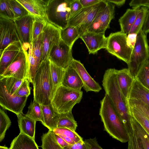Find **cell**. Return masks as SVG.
<instances>
[{"instance_id": "obj_39", "label": "cell", "mask_w": 149, "mask_h": 149, "mask_svg": "<svg viewBox=\"0 0 149 149\" xmlns=\"http://www.w3.org/2000/svg\"><path fill=\"white\" fill-rule=\"evenodd\" d=\"M28 59L29 64V81L33 84L35 77L38 68L36 58L33 54L32 45L30 44L28 52Z\"/></svg>"}, {"instance_id": "obj_6", "label": "cell", "mask_w": 149, "mask_h": 149, "mask_svg": "<svg viewBox=\"0 0 149 149\" xmlns=\"http://www.w3.org/2000/svg\"><path fill=\"white\" fill-rule=\"evenodd\" d=\"M72 0H48L47 12L50 23L60 29L66 28L70 19Z\"/></svg>"}, {"instance_id": "obj_8", "label": "cell", "mask_w": 149, "mask_h": 149, "mask_svg": "<svg viewBox=\"0 0 149 149\" xmlns=\"http://www.w3.org/2000/svg\"><path fill=\"white\" fill-rule=\"evenodd\" d=\"M107 4V2L105 0H101L94 5L83 8L69 19L68 26L76 27L80 36L87 32L97 15L106 7Z\"/></svg>"}, {"instance_id": "obj_43", "label": "cell", "mask_w": 149, "mask_h": 149, "mask_svg": "<svg viewBox=\"0 0 149 149\" xmlns=\"http://www.w3.org/2000/svg\"><path fill=\"white\" fill-rule=\"evenodd\" d=\"M47 23L40 19L34 17L32 33V41L36 38L42 32L44 28Z\"/></svg>"}, {"instance_id": "obj_47", "label": "cell", "mask_w": 149, "mask_h": 149, "mask_svg": "<svg viewBox=\"0 0 149 149\" xmlns=\"http://www.w3.org/2000/svg\"><path fill=\"white\" fill-rule=\"evenodd\" d=\"M83 8L79 0H72L70 3V19L76 15Z\"/></svg>"}, {"instance_id": "obj_15", "label": "cell", "mask_w": 149, "mask_h": 149, "mask_svg": "<svg viewBox=\"0 0 149 149\" xmlns=\"http://www.w3.org/2000/svg\"><path fill=\"white\" fill-rule=\"evenodd\" d=\"M34 19V17L29 15L14 21L20 39L25 49L29 47L32 41Z\"/></svg>"}, {"instance_id": "obj_54", "label": "cell", "mask_w": 149, "mask_h": 149, "mask_svg": "<svg viewBox=\"0 0 149 149\" xmlns=\"http://www.w3.org/2000/svg\"><path fill=\"white\" fill-rule=\"evenodd\" d=\"M58 135L62 138L67 143H68L69 145H71L75 143L72 139L69 138L62 135L59 134Z\"/></svg>"}, {"instance_id": "obj_26", "label": "cell", "mask_w": 149, "mask_h": 149, "mask_svg": "<svg viewBox=\"0 0 149 149\" xmlns=\"http://www.w3.org/2000/svg\"><path fill=\"white\" fill-rule=\"evenodd\" d=\"M20 133L26 135L35 140L36 121L23 113L17 116Z\"/></svg>"}, {"instance_id": "obj_45", "label": "cell", "mask_w": 149, "mask_h": 149, "mask_svg": "<svg viewBox=\"0 0 149 149\" xmlns=\"http://www.w3.org/2000/svg\"><path fill=\"white\" fill-rule=\"evenodd\" d=\"M129 104L133 106L142 112L149 120V107L139 100L128 99Z\"/></svg>"}, {"instance_id": "obj_44", "label": "cell", "mask_w": 149, "mask_h": 149, "mask_svg": "<svg viewBox=\"0 0 149 149\" xmlns=\"http://www.w3.org/2000/svg\"><path fill=\"white\" fill-rule=\"evenodd\" d=\"M29 83L27 79H24L19 87L13 95L19 97H28L31 94Z\"/></svg>"}, {"instance_id": "obj_50", "label": "cell", "mask_w": 149, "mask_h": 149, "mask_svg": "<svg viewBox=\"0 0 149 149\" xmlns=\"http://www.w3.org/2000/svg\"><path fill=\"white\" fill-rule=\"evenodd\" d=\"M91 145V149H103L98 143L96 138L85 139Z\"/></svg>"}, {"instance_id": "obj_38", "label": "cell", "mask_w": 149, "mask_h": 149, "mask_svg": "<svg viewBox=\"0 0 149 149\" xmlns=\"http://www.w3.org/2000/svg\"><path fill=\"white\" fill-rule=\"evenodd\" d=\"M0 17L15 20L9 0H0Z\"/></svg>"}, {"instance_id": "obj_40", "label": "cell", "mask_w": 149, "mask_h": 149, "mask_svg": "<svg viewBox=\"0 0 149 149\" xmlns=\"http://www.w3.org/2000/svg\"><path fill=\"white\" fill-rule=\"evenodd\" d=\"M11 120L4 111L0 109V142L4 139L6 131L11 125Z\"/></svg>"}, {"instance_id": "obj_19", "label": "cell", "mask_w": 149, "mask_h": 149, "mask_svg": "<svg viewBox=\"0 0 149 149\" xmlns=\"http://www.w3.org/2000/svg\"><path fill=\"white\" fill-rule=\"evenodd\" d=\"M21 41L13 42L8 46L0 54V75L19 52L23 47Z\"/></svg>"}, {"instance_id": "obj_23", "label": "cell", "mask_w": 149, "mask_h": 149, "mask_svg": "<svg viewBox=\"0 0 149 149\" xmlns=\"http://www.w3.org/2000/svg\"><path fill=\"white\" fill-rule=\"evenodd\" d=\"M140 8V7H137L128 9L119 18L118 22L121 32L127 35L129 34Z\"/></svg>"}, {"instance_id": "obj_11", "label": "cell", "mask_w": 149, "mask_h": 149, "mask_svg": "<svg viewBox=\"0 0 149 149\" xmlns=\"http://www.w3.org/2000/svg\"><path fill=\"white\" fill-rule=\"evenodd\" d=\"M72 49V48L61 40L58 45L52 48L49 58L56 65L66 70L71 64L73 59Z\"/></svg>"}, {"instance_id": "obj_22", "label": "cell", "mask_w": 149, "mask_h": 149, "mask_svg": "<svg viewBox=\"0 0 149 149\" xmlns=\"http://www.w3.org/2000/svg\"><path fill=\"white\" fill-rule=\"evenodd\" d=\"M61 85L72 89L81 90L82 82L78 73L71 64L65 70Z\"/></svg>"}, {"instance_id": "obj_13", "label": "cell", "mask_w": 149, "mask_h": 149, "mask_svg": "<svg viewBox=\"0 0 149 149\" xmlns=\"http://www.w3.org/2000/svg\"><path fill=\"white\" fill-rule=\"evenodd\" d=\"M114 5L107 2L106 7L97 15L87 32L105 33L106 30L109 28L111 20L114 17Z\"/></svg>"}, {"instance_id": "obj_36", "label": "cell", "mask_w": 149, "mask_h": 149, "mask_svg": "<svg viewBox=\"0 0 149 149\" xmlns=\"http://www.w3.org/2000/svg\"><path fill=\"white\" fill-rule=\"evenodd\" d=\"M42 33L36 38L33 40L31 43L33 54L36 58L38 67L42 61L43 49Z\"/></svg>"}, {"instance_id": "obj_56", "label": "cell", "mask_w": 149, "mask_h": 149, "mask_svg": "<svg viewBox=\"0 0 149 149\" xmlns=\"http://www.w3.org/2000/svg\"></svg>"}, {"instance_id": "obj_30", "label": "cell", "mask_w": 149, "mask_h": 149, "mask_svg": "<svg viewBox=\"0 0 149 149\" xmlns=\"http://www.w3.org/2000/svg\"><path fill=\"white\" fill-rule=\"evenodd\" d=\"M77 126L72 112L66 113H59L57 128H66L75 131Z\"/></svg>"}, {"instance_id": "obj_5", "label": "cell", "mask_w": 149, "mask_h": 149, "mask_svg": "<svg viewBox=\"0 0 149 149\" xmlns=\"http://www.w3.org/2000/svg\"><path fill=\"white\" fill-rule=\"evenodd\" d=\"M83 96L81 90L72 89L62 85L57 89L51 104L59 113L72 112V108L81 101Z\"/></svg>"}, {"instance_id": "obj_49", "label": "cell", "mask_w": 149, "mask_h": 149, "mask_svg": "<svg viewBox=\"0 0 149 149\" xmlns=\"http://www.w3.org/2000/svg\"><path fill=\"white\" fill-rule=\"evenodd\" d=\"M83 8L94 5L100 2L101 0H79Z\"/></svg>"}, {"instance_id": "obj_18", "label": "cell", "mask_w": 149, "mask_h": 149, "mask_svg": "<svg viewBox=\"0 0 149 149\" xmlns=\"http://www.w3.org/2000/svg\"><path fill=\"white\" fill-rule=\"evenodd\" d=\"M71 65L77 72L83 84V88L86 92H98L102 88L90 75L83 64L79 60L73 59Z\"/></svg>"}, {"instance_id": "obj_24", "label": "cell", "mask_w": 149, "mask_h": 149, "mask_svg": "<svg viewBox=\"0 0 149 149\" xmlns=\"http://www.w3.org/2000/svg\"><path fill=\"white\" fill-rule=\"evenodd\" d=\"M128 99L139 100L149 107V90L143 86L135 79L129 94Z\"/></svg>"}, {"instance_id": "obj_14", "label": "cell", "mask_w": 149, "mask_h": 149, "mask_svg": "<svg viewBox=\"0 0 149 149\" xmlns=\"http://www.w3.org/2000/svg\"><path fill=\"white\" fill-rule=\"evenodd\" d=\"M42 34L43 49L42 61L49 58L52 48L54 46L58 45L61 40V29L51 24H46Z\"/></svg>"}, {"instance_id": "obj_37", "label": "cell", "mask_w": 149, "mask_h": 149, "mask_svg": "<svg viewBox=\"0 0 149 149\" xmlns=\"http://www.w3.org/2000/svg\"><path fill=\"white\" fill-rule=\"evenodd\" d=\"M135 79L143 86L149 90V60L143 65Z\"/></svg>"}, {"instance_id": "obj_34", "label": "cell", "mask_w": 149, "mask_h": 149, "mask_svg": "<svg viewBox=\"0 0 149 149\" xmlns=\"http://www.w3.org/2000/svg\"><path fill=\"white\" fill-rule=\"evenodd\" d=\"M28 111L25 115L36 122H41L42 113L40 104L35 100L31 102L28 107Z\"/></svg>"}, {"instance_id": "obj_48", "label": "cell", "mask_w": 149, "mask_h": 149, "mask_svg": "<svg viewBox=\"0 0 149 149\" xmlns=\"http://www.w3.org/2000/svg\"><path fill=\"white\" fill-rule=\"evenodd\" d=\"M132 8L144 7L149 10V0H133L129 3Z\"/></svg>"}, {"instance_id": "obj_21", "label": "cell", "mask_w": 149, "mask_h": 149, "mask_svg": "<svg viewBox=\"0 0 149 149\" xmlns=\"http://www.w3.org/2000/svg\"><path fill=\"white\" fill-rule=\"evenodd\" d=\"M118 83L122 94L128 100L129 94L135 78L130 74L128 68L116 70Z\"/></svg>"}, {"instance_id": "obj_12", "label": "cell", "mask_w": 149, "mask_h": 149, "mask_svg": "<svg viewBox=\"0 0 149 149\" xmlns=\"http://www.w3.org/2000/svg\"><path fill=\"white\" fill-rule=\"evenodd\" d=\"M0 54L10 44L21 41L14 21L0 17Z\"/></svg>"}, {"instance_id": "obj_35", "label": "cell", "mask_w": 149, "mask_h": 149, "mask_svg": "<svg viewBox=\"0 0 149 149\" xmlns=\"http://www.w3.org/2000/svg\"><path fill=\"white\" fill-rule=\"evenodd\" d=\"M131 115L149 134V120L140 111L129 105Z\"/></svg>"}, {"instance_id": "obj_2", "label": "cell", "mask_w": 149, "mask_h": 149, "mask_svg": "<svg viewBox=\"0 0 149 149\" xmlns=\"http://www.w3.org/2000/svg\"><path fill=\"white\" fill-rule=\"evenodd\" d=\"M100 104L99 115L105 130L112 138L120 141L128 142L127 132L107 95L105 94Z\"/></svg>"}, {"instance_id": "obj_31", "label": "cell", "mask_w": 149, "mask_h": 149, "mask_svg": "<svg viewBox=\"0 0 149 149\" xmlns=\"http://www.w3.org/2000/svg\"><path fill=\"white\" fill-rule=\"evenodd\" d=\"M42 149H64L58 143L53 131L49 130L41 137Z\"/></svg>"}, {"instance_id": "obj_10", "label": "cell", "mask_w": 149, "mask_h": 149, "mask_svg": "<svg viewBox=\"0 0 149 149\" xmlns=\"http://www.w3.org/2000/svg\"><path fill=\"white\" fill-rule=\"evenodd\" d=\"M27 98L10 95L0 81V105L3 109L13 112L17 116L22 114Z\"/></svg>"}, {"instance_id": "obj_1", "label": "cell", "mask_w": 149, "mask_h": 149, "mask_svg": "<svg viewBox=\"0 0 149 149\" xmlns=\"http://www.w3.org/2000/svg\"><path fill=\"white\" fill-rule=\"evenodd\" d=\"M102 85L114 109L123 123L129 135L132 133L131 115L128 100L124 96L118 86L116 70L109 68L103 76Z\"/></svg>"}, {"instance_id": "obj_4", "label": "cell", "mask_w": 149, "mask_h": 149, "mask_svg": "<svg viewBox=\"0 0 149 149\" xmlns=\"http://www.w3.org/2000/svg\"><path fill=\"white\" fill-rule=\"evenodd\" d=\"M149 60V46L147 34L141 30L136 35L130 60L128 69L135 78L143 65Z\"/></svg>"}, {"instance_id": "obj_29", "label": "cell", "mask_w": 149, "mask_h": 149, "mask_svg": "<svg viewBox=\"0 0 149 149\" xmlns=\"http://www.w3.org/2000/svg\"><path fill=\"white\" fill-rule=\"evenodd\" d=\"M61 39L72 48L80 36L76 27L68 26L63 29H61Z\"/></svg>"}, {"instance_id": "obj_42", "label": "cell", "mask_w": 149, "mask_h": 149, "mask_svg": "<svg viewBox=\"0 0 149 149\" xmlns=\"http://www.w3.org/2000/svg\"><path fill=\"white\" fill-rule=\"evenodd\" d=\"M55 134L62 135L70 138L75 143L83 141L82 138L75 131L66 128H57L53 131Z\"/></svg>"}, {"instance_id": "obj_46", "label": "cell", "mask_w": 149, "mask_h": 149, "mask_svg": "<svg viewBox=\"0 0 149 149\" xmlns=\"http://www.w3.org/2000/svg\"><path fill=\"white\" fill-rule=\"evenodd\" d=\"M64 149H91L90 144L85 140L80 141L73 144L70 145L63 148Z\"/></svg>"}, {"instance_id": "obj_33", "label": "cell", "mask_w": 149, "mask_h": 149, "mask_svg": "<svg viewBox=\"0 0 149 149\" xmlns=\"http://www.w3.org/2000/svg\"><path fill=\"white\" fill-rule=\"evenodd\" d=\"M24 80L12 77L0 78V81L3 83L8 93L11 95L18 90Z\"/></svg>"}, {"instance_id": "obj_52", "label": "cell", "mask_w": 149, "mask_h": 149, "mask_svg": "<svg viewBox=\"0 0 149 149\" xmlns=\"http://www.w3.org/2000/svg\"><path fill=\"white\" fill-rule=\"evenodd\" d=\"M55 135L58 143L62 148H63L64 147L70 145L60 136L55 134Z\"/></svg>"}, {"instance_id": "obj_51", "label": "cell", "mask_w": 149, "mask_h": 149, "mask_svg": "<svg viewBox=\"0 0 149 149\" xmlns=\"http://www.w3.org/2000/svg\"><path fill=\"white\" fill-rule=\"evenodd\" d=\"M142 30L146 34L149 33V10L148 11Z\"/></svg>"}, {"instance_id": "obj_16", "label": "cell", "mask_w": 149, "mask_h": 149, "mask_svg": "<svg viewBox=\"0 0 149 149\" xmlns=\"http://www.w3.org/2000/svg\"><path fill=\"white\" fill-rule=\"evenodd\" d=\"M104 33L87 32L79 37L86 45L89 54H95L100 49H106L107 38Z\"/></svg>"}, {"instance_id": "obj_28", "label": "cell", "mask_w": 149, "mask_h": 149, "mask_svg": "<svg viewBox=\"0 0 149 149\" xmlns=\"http://www.w3.org/2000/svg\"><path fill=\"white\" fill-rule=\"evenodd\" d=\"M50 73L52 84V101L57 89L61 85L65 70L57 66L50 60Z\"/></svg>"}, {"instance_id": "obj_27", "label": "cell", "mask_w": 149, "mask_h": 149, "mask_svg": "<svg viewBox=\"0 0 149 149\" xmlns=\"http://www.w3.org/2000/svg\"><path fill=\"white\" fill-rule=\"evenodd\" d=\"M9 149H39L35 140L20 133L12 141Z\"/></svg>"}, {"instance_id": "obj_53", "label": "cell", "mask_w": 149, "mask_h": 149, "mask_svg": "<svg viewBox=\"0 0 149 149\" xmlns=\"http://www.w3.org/2000/svg\"><path fill=\"white\" fill-rule=\"evenodd\" d=\"M105 1L109 3L115 4L118 7H120L123 5L125 3V0H105Z\"/></svg>"}, {"instance_id": "obj_9", "label": "cell", "mask_w": 149, "mask_h": 149, "mask_svg": "<svg viewBox=\"0 0 149 149\" xmlns=\"http://www.w3.org/2000/svg\"><path fill=\"white\" fill-rule=\"evenodd\" d=\"M12 77L24 80H29L28 54L23 47L0 78Z\"/></svg>"}, {"instance_id": "obj_20", "label": "cell", "mask_w": 149, "mask_h": 149, "mask_svg": "<svg viewBox=\"0 0 149 149\" xmlns=\"http://www.w3.org/2000/svg\"><path fill=\"white\" fill-rule=\"evenodd\" d=\"M40 105L42 113L41 123L49 130L53 131L57 128L59 113L56 111L51 103L47 105Z\"/></svg>"}, {"instance_id": "obj_17", "label": "cell", "mask_w": 149, "mask_h": 149, "mask_svg": "<svg viewBox=\"0 0 149 149\" xmlns=\"http://www.w3.org/2000/svg\"><path fill=\"white\" fill-rule=\"evenodd\" d=\"M17 1L25 8L29 15L34 18H39L47 23L51 24L49 20L47 14V6L48 0Z\"/></svg>"}, {"instance_id": "obj_41", "label": "cell", "mask_w": 149, "mask_h": 149, "mask_svg": "<svg viewBox=\"0 0 149 149\" xmlns=\"http://www.w3.org/2000/svg\"><path fill=\"white\" fill-rule=\"evenodd\" d=\"M15 19L29 15L25 8L17 0H9Z\"/></svg>"}, {"instance_id": "obj_55", "label": "cell", "mask_w": 149, "mask_h": 149, "mask_svg": "<svg viewBox=\"0 0 149 149\" xmlns=\"http://www.w3.org/2000/svg\"><path fill=\"white\" fill-rule=\"evenodd\" d=\"M0 149H9L6 146H0Z\"/></svg>"}, {"instance_id": "obj_7", "label": "cell", "mask_w": 149, "mask_h": 149, "mask_svg": "<svg viewBox=\"0 0 149 149\" xmlns=\"http://www.w3.org/2000/svg\"><path fill=\"white\" fill-rule=\"evenodd\" d=\"M133 47L127 35L121 31L111 33L107 37L105 49L110 54L127 64L129 62Z\"/></svg>"}, {"instance_id": "obj_3", "label": "cell", "mask_w": 149, "mask_h": 149, "mask_svg": "<svg viewBox=\"0 0 149 149\" xmlns=\"http://www.w3.org/2000/svg\"><path fill=\"white\" fill-rule=\"evenodd\" d=\"M33 84V100L41 104H51L52 84L49 58L41 62Z\"/></svg>"}, {"instance_id": "obj_32", "label": "cell", "mask_w": 149, "mask_h": 149, "mask_svg": "<svg viewBox=\"0 0 149 149\" xmlns=\"http://www.w3.org/2000/svg\"><path fill=\"white\" fill-rule=\"evenodd\" d=\"M148 10L146 7H140L129 35L136 36L142 30Z\"/></svg>"}, {"instance_id": "obj_25", "label": "cell", "mask_w": 149, "mask_h": 149, "mask_svg": "<svg viewBox=\"0 0 149 149\" xmlns=\"http://www.w3.org/2000/svg\"><path fill=\"white\" fill-rule=\"evenodd\" d=\"M131 122L139 149H149V134L132 116Z\"/></svg>"}]
</instances>
